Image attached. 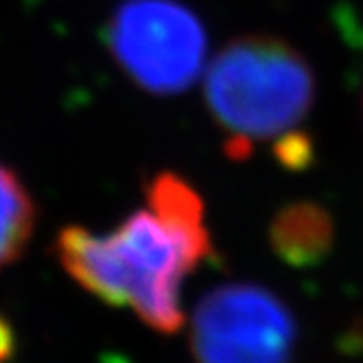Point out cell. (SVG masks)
<instances>
[{
  "label": "cell",
  "instance_id": "cell-7",
  "mask_svg": "<svg viewBox=\"0 0 363 363\" xmlns=\"http://www.w3.org/2000/svg\"><path fill=\"white\" fill-rule=\"evenodd\" d=\"M16 352V333L13 326L0 315V363H7Z\"/></svg>",
  "mask_w": 363,
  "mask_h": 363
},
{
  "label": "cell",
  "instance_id": "cell-2",
  "mask_svg": "<svg viewBox=\"0 0 363 363\" xmlns=\"http://www.w3.org/2000/svg\"><path fill=\"white\" fill-rule=\"evenodd\" d=\"M315 92L311 62L274 35L230 40L203 72L206 108L225 134L230 158H247L256 145L298 136Z\"/></svg>",
  "mask_w": 363,
  "mask_h": 363
},
{
  "label": "cell",
  "instance_id": "cell-1",
  "mask_svg": "<svg viewBox=\"0 0 363 363\" xmlns=\"http://www.w3.org/2000/svg\"><path fill=\"white\" fill-rule=\"evenodd\" d=\"M145 208L127 215L110 232L66 225L55 254L66 274L94 298L127 306L162 335L184 326L182 287L213 261L215 245L199 193L171 171L147 179Z\"/></svg>",
  "mask_w": 363,
  "mask_h": 363
},
{
  "label": "cell",
  "instance_id": "cell-4",
  "mask_svg": "<svg viewBox=\"0 0 363 363\" xmlns=\"http://www.w3.org/2000/svg\"><path fill=\"white\" fill-rule=\"evenodd\" d=\"M294 311L256 282H225L206 294L191 320L195 363H294L298 352Z\"/></svg>",
  "mask_w": 363,
  "mask_h": 363
},
{
  "label": "cell",
  "instance_id": "cell-5",
  "mask_svg": "<svg viewBox=\"0 0 363 363\" xmlns=\"http://www.w3.org/2000/svg\"><path fill=\"white\" fill-rule=\"evenodd\" d=\"M267 237L282 263L315 267L335 245V221L315 201H294L274 215Z\"/></svg>",
  "mask_w": 363,
  "mask_h": 363
},
{
  "label": "cell",
  "instance_id": "cell-6",
  "mask_svg": "<svg viewBox=\"0 0 363 363\" xmlns=\"http://www.w3.org/2000/svg\"><path fill=\"white\" fill-rule=\"evenodd\" d=\"M38 223L35 201L20 175L0 162V269L29 247Z\"/></svg>",
  "mask_w": 363,
  "mask_h": 363
},
{
  "label": "cell",
  "instance_id": "cell-3",
  "mask_svg": "<svg viewBox=\"0 0 363 363\" xmlns=\"http://www.w3.org/2000/svg\"><path fill=\"white\" fill-rule=\"evenodd\" d=\"M106 44L127 79L155 96L186 92L208 55L203 22L182 0H123L108 20Z\"/></svg>",
  "mask_w": 363,
  "mask_h": 363
}]
</instances>
